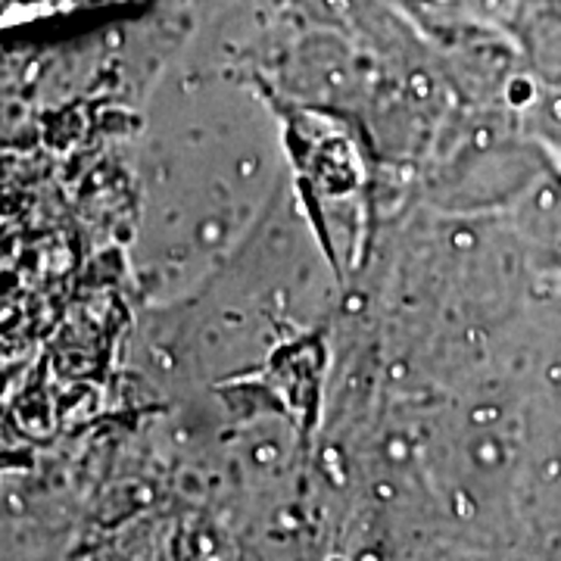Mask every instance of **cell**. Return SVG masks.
I'll return each mask as SVG.
<instances>
[{
    "label": "cell",
    "instance_id": "1",
    "mask_svg": "<svg viewBox=\"0 0 561 561\" xmlns=\"http://www.w3.org/2000/svg\"><path fill=\"white\" fill-rule=\"evenodd\" d=\"M268 125L250 94L209 84L160 106L147 144L140 260L165 290L203 275L268 201L278 172Z\"/></svg>",
    "mask_w": 561,
    "mask_h": 561
},
{
    "label": "cell",
    "instance_id": "2",
    "mask_svg": "<svg viewBox=\"0 0 561 561\" xmlns=\"http://www.w3.org/2000/svg\"><path fill=\"white\" fill-rule=\"evenodd\" d=\"M537 284L561 290V169L549 160L502 213Z\"/></svg>",
    "mask_w": 561,
    "mask_h": 561
},
{
    "label": "cell",
    "instance_id": "3",
    "mask_svg": "<svg viewBox=\"0 0 561 561\" xmlns=\"http://www.w3.org/2000/svg\"><path fill=\"white\" fill-rule=\"evenodd\" d=\"M522 116L530 135L540 140L546 157L561 169V81L527 84L522 98Z\"/></svg>",
    "mask_w": 561,
    "mask_h": 561
}]
</instances>
